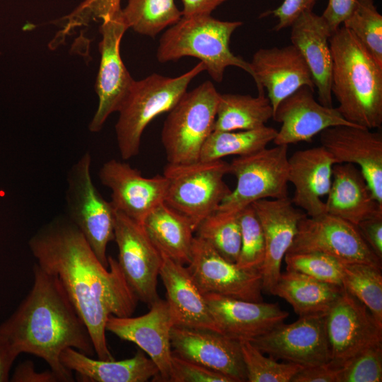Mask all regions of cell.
I'll use <instances>...</instances> for the list:
<instances>
[{
	"label": "cell",
	"instance_id": "cell-34",
	"mask_svg": "<svg viewBox=\"0 0 382 382\" xmlns=\"http://www.w3.org/2000/svg\"><path fill=\"white\" fill-rule=\"evenodd\" d=\"M342 286L362 302L382 328L381 268L365 263H342Z\"/></svg>",
	"mask_w": 382,
	"mask_h": 382
},
{
	"label": "cell",
	"instance_id": "cell-26",
	"mask_svg": "<svg viewBox=\"0 0 382 382\" xmlns=\"http://www.w3.org/2000/svg\"><path fill=\"white\" fill-rule=\"evenodd\" d=\"M174 326L216 331L204 295L187 267L163 257L160 270Z\"/></svg>",
	"mask_w": 382,
	"mask_h": 382
},
{
	"label": "cell",
	"instance_id": "cell-41",
	"mask_svg": "<svg viewBox=\"0 0 382 382\" xmlns=\"http://www.w3.org/2000/svg\"><path fill=\"white\" fill-rule=\"evenodd\" d=\"M121 0H84L69 14L61 18L63 31L86 25L91 21H102L121 8Z\"/></svg>",
	"mask_w": 382,
	"mask_h": 382
},
{
	"label": "cell",
	"instance_id": "cell-9",
	"mask_svg": "<svg viewBox=\"0 0 382 382\" xmlns=\"http://www.w3.org/2000/svg\"><path fill=\"white\" fill-rule=\"evenodd\" d=\"M287 145H275L254 154L238 156L229 163L236 186L216 212L238 214L253 202L288 197Z\"/></svg>",
	"mask_w": 382,
	"mask_h": 382
},
{
	"label": "cell",
	"instance_id": "cell-18",
	"mask_svg": "<svg viewBox=\"0 0 382 382\" xmlns=\"http://www.w3.org/2000/svg\"><path fill=\"white\" fill-rule=\"evenodd\" d=\"M261 224L265 255L261 269L262 291L272 295L281 272L282 260L296 234L300 221L306 216L294 207L289 197L253 202Z\"/></svg>",
	"mask_w": 382,
	"mask_h": 382
},
{
	"label": "cell",
	"instance_id": "cell-24",
	"mask_svg": "<svg viewBox=\"0 0 382 382\" xmlns=\"http://www.w3.org/2000/svg\"><path fill=\"white\" fill-rule=\"evenodd\" d=\"M336 164L331 154L322 145L299 150L288 158V181L294 187L292 203L308 216L325 213V202Z\"/></svg>",
	"mask_w": 382,
	"mask_h": 382
},
{
	"label": "cell",
	"instance_id": "cell-21",
	"mask_svg": "<svg viewBox=\"0 0 382 382\" xmlns=\"http://www.w3.org/2000/svg\"><path fill=\"white\" fill-rule=\"evenodd\" d=\"M258 93H265L273 108L302 86H315L310 70L293 45L260 48L250 62Z\"/></svg>",
	"mask_w": 382,
	"mask_h": 382
},
{
	"label": "cell",
	"instance_id": "cell-40",
	"mask_svg": "<svg viewBox=\"0 0 382 382\" xmlns=\"http://www.w3.org/2000/svg\"><path fill=\"white\" fill-rule=\"evenodd\" d=\"M382 342H376L345 361L337 369V382H381Z\"/></svg>",
	"mask_w": 382,
	"mask_h": 382
},
{
	"label": "cell",
	"instance_id": "cell-20",
	"mask_svg": "<svg viewBox=\"0 0 382 382\" xmlns=\"http://www.w3.org/2000/svg\"><path fill=\"white\" fill-rule=\"evenodd\" d=\"M173 354L202 364L232 379L247 381L240 342L218 332L173 326Z\"/></svg>",
	"mask_w": 382,
	"mask_h": 382
},
{
	"label": "cell",
	"instance_id": "cell-19",
	"mask_svg": "<svg viewBox=\"0 0 382 382\" xmlns=\"http://www.w3.org/2000/svg\"><path fill=\"white\" fill-rule=\"evenodd\" d=\"M336 163L357 164L375 199L382 204V134L357 125H337L320 133Z\"/></svg>",
	"mask_w": 382,
	"mask_h": 382
},
{
	"label": "cell",
	"instance_id": "cell-27",
	"mask_svg": "<svg viewBox=\"0 0 382 382\" xmlns=\"http://www.w3.org/2000/svg\"><path fill=\"white\" fill-rule=\"evenodd\" d=\"M325 202V213L356 226L382 215V204L374 197L361 170L352 163L333 166L332 183Z\"/></svg>",
	"mask_w": 382,
	"mask_h": 382
},
{
	"label": "cell",
	"instance_id": "cell-22",
	"mask_svg": "<svg viewBox=\"0 0 382 382\" xmlns=\"http://www.w3.org/2000/svg\"><path fill=\"white\" fill-rule=\"evenodd\" d=\"M216 331L237 341H251L283 323L289 313L277 303L204 294Z\"/></svg>",
	"mask_w": 382,
	"mask_h": 382
},
{
	"label": "cell",
	"instance_id": "cell-1",
	"mask_svg": "<svg viewBox=\"0 0 382 382\" xmlns=\"http://www.w3.org/2000/svg\"><path fill=\"white\" fill-rule=\"evenodd\" d=\"M30 250L45 271L55 274L85 323L100 359H114L106 340L110 316H131L136 295L116 259L104 266L79 228L59 216L42 226L29 240Z\"/></svg>",
	"mask_w": 382,
	"mask_h": 382
},
{
	"label": "cell",
	"instance_id": "cell-25",
	"mask_svg": "<svg viewBox=\"0 0 382 382\" xmlns=\"http://www.w3.org/2000/svg\"><path fill=\"white\" fill-rule=\"evenodd\" d=\"M290 27L291 45L299 51L310 70L319 103L332 107V33L327 23L321 15L308 11L301 13Z\"/></svg>",
	"mask_w": 382,
	"mask_h": 382
},
{
	"label": "cell",
	"instance_id": "cell-15",
	"mask_svg": "<svg viewBox=\"0 0 382 382\" xmlns=\"http://www.w3.org/2000/svg\"><path fill=\"white\" fill-rule=\"evenodd\" d=\"M329 364L340 368L366 347L382 342L381 328L368 308L344 289L325 316Z\"/></svg>",
	"mask_w": 382,
	"mask_h": 382
},
{
	"label": "cell",
	"instance_id": "cell-29",
	"mask_svg": "<svg viewBox=\"0 0 382 382\" xmlns=\"http://www.w3.org/2000/svg\"><path fill=\"white\" fill-rule=\"evenodd\" d=\"M142 226L162 256L184 265L190 262L195 229L185 216L162 202L147 215Z\"/></svg>",
	"mask_w": 382,
	"mask_h": 382
},
{
	"label": "cell",
	"instance_id": "cell-3",
	"mask_svg": "<svg viewBox=\"0 0 382 382\" xmlns=\"http://www.w3.org/2000/svg\"><path fill=\"white\" fill-rule=\"evenodd\" d=\"M331 93L349 122L370 129L382 125V67L357 37L341 25L330 37Z\"/></svg>",
	"mask_w": 382,
	"mask_h": 382
},
{
	"label": "cell",
	"instance_id": "cell-45",
	"mask_svg": "<svg viewBox=\"0 0 382 382\" xmlns=\"http://www.w3.org/2000/svg\"><path fill=\"white\" fill-rule=\"evenodd\" d=\"M357 0H328L321 16L327 23L331 33L337 30L352 12Z\"/></svg>",
	"mask_w": 382,
	"mask_h": 382
},
{
	"label": "cell",
	"instance_id": "cell-42",
	"mask_svg": "<svg viewBox=\"0 0 382 382\" xmlns=\"http://www.w3.org/2000/svg\"><path fill=\"white\" fill-rule=\"evenodd\" d=\"M168 382H233L229 377L173 354Z\"/></svg>",
	"mask_w": 382,
	"mask_h": 382
},
{
	"label": "cell",
	"instance_id": "cell-31",
	"mask_svg": "<svg viewBox=\"0 0 382 382\" xmlns=\"http://www.w3.org/2000/svg\"><path fill=\"white\" fill-rule=\"evenodd\" d=\"M274 111L265 93L250 95L221 94L214 131L249 130L266 125Z\"/></svg>",
	"mask_w": 382,
	"mask_h": 382
},
{
	"label": "cell",
	"instance_id": "cell-13",
	"mask_svg": "<svg viewBox=\"0 0 382 382\" xmlns=\"http://www.w3.org/2000/svg\"><path fill=\"white\" fill-rule=\"evenodd\" d=\"M114 240L118 249L117 260L126 281L138 300L150 306L159 298L157 283L162 255L142 224L117 211Z\"/></svg>",
	"mask_w": 382,
	"mask_h": 382
},
{
	"label": "cell",
	"instance_id": "cell-4",
	"mask_svg": "<svg viewBox=\"0 0 382 382\" xmlns=\"http://www.w3.org/2000/svg\"><path fill=\"white\" fill-rule=\"evenodd\" d=\"M242 25L241 21H220L211 15L182 16L162 35L156 58L165 63L195 57L217 83L222 81L225 69L231 66L243 69L253 78L250 62L235 55L229 46L232 34Z\"/></svg>",
	"mask_w": 382,
	"mask_h": 382
},
{
	"label": "cell",
	"instance_id": "cell-44",
	"mask_svg": "<svg viewBox=\"0 0 382 382\" xmlns=\"http://www.w3.org/2000/svg\"><path fill=\"white\" fill-rule=\"evenodd\" d=\"M357 226L365 242L382 260V215L366 219Z\"/></svg>",
	"mask_w": 382,
	"mask_h": 382
},
{
	"label": "cell",
	"instance_id": "cell-30",
	"mask_svg": "<svg viewBox=\"0 0 382 382\" xmlns=\"http://www.w3.org/2000/svg\"><path fill=\"white\" fill-rule=\"evenodd\" d=\"M342 286L322 282L300 272L281 273L272 295L284 299L299 316L326 314L342 294Z\"/></svg>",
	"mask_w": 382,
	"mask_h": 382
},
{
	"label": "cell",
	"instance_id": "cell-37",
	"mask_svg": "<svg viewBox=\"0 0 382 382\" xmlns=\"http://www.w3.org/2000/svg\"><path fill=\"white\" fill-rule=\"evenodd\" d=\"M241 349L248 382H291L303 366L278 360L259 350L250 341H241Z\"/></svg>",
	"mask_w": 382,
	"mask_h": 382
},
{
	"label": "cell",
	"instance_id": "cell-49",
	"mask_svg": "<svg viewBox=\"0 0 382 382\" xmlns=\"http://www.w3.org/2000/svg\"><path fill=\"white\" fill-rule=\"evenodd\" d=\"M18 355L9 342L0 335V382L10 381L12 366Z\"/></svg>",
	"mask_w": 382,
	"mask_h": 382
},
{
	"label": "cell",
	"instance_id": "cell-5",
	"mask_svg": "<svg viewBox=\"0 0 382 382\" xmlns=\"http://www.w3.org/2000/svg\"><path fill=\"white\" fill-rule=\"evenodd\" d=\"M205 66L199 62L192 69L177 77L158 74L134 81L120 108L115 125L118 149L123 160L136 156L140 149L142 134L158 115L169 112L186 93L192 80Z\"/></svg>",
	"mask_w": 382,
	"mask_h": 382
},
{
	"label": "cell",
	"instance_id": "cell-12",
	"mask_svg": "<svg viewBox=\"0 0 382 382\" xmlns=\"http://www.w3.org/2000/svg\"><path fill=\"white\" fill-rule=\"evenodd\" d=\"M325 316L308 315L290 324L283 322L250 342L277 360L303 367L327 364L330 361V352Z\"/></svg>",
	"mask_w": 382,
	"mask_h": 382
},
{
	"label": "cell",
	"instance_id": "cell-17",
	"mask_svg": "<svg viewBox=\"0 0 382 382\" xmlns=\"http://www.w3.org/2000/svg\"><path fill=\"white\" fill-rule=\"evenodd\" d=\"M149 307L148 313L137 317L110 316L106 323V331L137 345L156 365L159 375L155 379L168 382L173 321L166 300L158 298Z\"/></svg>",
	"mask_w": 382,
	"mask_h": 382
},
{
	"label": "cell",
	"instance_id": "cell-33",
	"mask_svg": "<svg viewBox=\"0 0 382 382\" xmlns=\"http://www.w3.org/2000/svg\"><path fill=\"white\" fill-rule=\"evenodd\" d=\"M122 15L128 28L151 37L183 16L174 0H127Z\"/></svg>",
	"mask_w": 382,
	"mask_h": 382
},
{
	"label": "cell",
	"instance_id": "cell-28",
	"mask_svg": "<svg viewBox=\"0 0 382 382\" xmlns=\"http://www.w3.org/2000/svg\"><path fill=\"white\" fill-rule=\"evenodd\" d=\"M62 365L85 382H145L155 379L159 371L141 349L129 359L116 361L96 359L74 348L60 354Z\"/></svg>",
	"mask_w": 382,
	"mask_h": 382
},
{
	"label": "cell",
	"instance_id": "cell-39",
	"mask_svg": "<svg viewBox=\"0 0 382 382\" xmlns=\"http://www.w3.org/2000/svg\"><path fill=\"white\" fill-rule=\"evenodd\" d=\"M286 271H294L313 279L342 286V263L319 252L286 253Z\"/></svg>",
	"mask_w": 382,
	"mask_h": 382
},
{
	"label": "cell",
	"instance_id": "cell-38",
	"mask_svg": "<svg viewBox=\"0 0 382 382\" xmlns=\"http://www.w3.org/2000/svg\"><path fill=\"white\" fill-rule=\"evenodd\" d=\"M238 217L241 243L236 265L240 269L261 273L265 255V243L258 216L253 206L250 205L239 212Z\"/></svg>",
	"mask_w": 382,
	"mask_h": 382
},
{
	"label": "cell",
	"instance_id": "cell-23",
	"mask_svg": "<svg viewBox=\"0 0 382 382\" xmlns=\"http://www.w3.org/2000/svg\"><path fill=\"white\" fill-rule=\"evenodd\" d=\"M313 92L302 86L278 105L272 118L282 125L273 141L275 145L309 141L328 127L355 125L347 121L337 108L318 102Z\"/></svg>",
	"mask_w": 382,
	"mask_h": 382
},
{
	"label": "cell",
	"instance_id": "cell-48",
	"mask_svg": "<svg viewBox=\"0 0 382 382\" xmlns=\"http://www.w3.org/2000/svg\"><path fill=\"white\" fill-rule=\"evenodd\" d=\"M228 0H182L183 17L211 15L219 6Z\"/></svg>",
	"mask_w": 382,
	"mask_h": 382
},
{
	"label": "cell",
	"instance_id": "cell-10",
	"mask_svg": "<svg viewBox=\"0 0 382 382\" xmlns=\"http://www.w3.org/2000/svg\"><path fill=\"white\" fill-rule=\"evenodd\" d=\"M101 21L100 62L95 84L98 105L88 125L92 132H99L108 117L120 110L134 81L120 55V42L128 29L122 8Z\"/></svg>",
	"mask_w": 382,
	"mask_h": 382
},
{
	"label": "cell",
	"instance_id": "cell-43",
	"mask_svg": "<svg viewBox=\"0 0 382 382\" xmlns=\"http://www.w3.org/2000/svg\"><path fill=\"white\" fill-rule=\"evenodd\" d=\"M317 0H284L282 4L273 10L262 13L260 17L270 15L277 19L273 30L279 32L290 27L295 19L303 12L313 11Z\"/></svg>",
	"mask_w": 382,
	"mask_h": 382
},
{
	"label": "cell",
	"instance_id": "cell-8",
	"mask_svg": "<svg viewBox=\"0 0 382 382\" xmlns=\"http://www.w3.org/2000/svg\"><path fill=\"white\" fill-rule=\"evenodd\" d=\"M91 156L86 152L67 175L66 217L79 228L100 261L108 267L107 247L114 240L116 210L93 183Z\"/></svg>",
	"mask_w": 382,
	"mask_h": 382
},
{
	"label": "cell",
	"instance_id": "cell-35",
	"mask_svg": "<svg viewBox=\"0 0 382 382\" xmlns=\"http://www.w3.org/2000/svg\"><path fill=\"white\" fill-rule=\"evenodd\" d=\"M238 214L215 212L197 227V237L209 243L226 260L236 263L241 243Z\"/></svg>",
	"mask_w": 382,
	"mask_h": 382
},
{
	"label": "cell",
	"instance_id": "cell-2",
	"mask_svg": "<svg viewBox=\"0 0 382 382\" xmlns=\"http://www.w3.org/2000/svg\"><path fill=\"white\" fill-rule=\"evenodd\" d=\"M4 337L18 354L42 359L59 382L74 381L60 361L66 348L95 354L89 331L58 277L33 267V284L15 311L0 325Z\"/></svg>",
	"mask_w": 382,
	"mask_h": 382
},
{
	"label": "cell",
	"instance_id": "cell-7",
	"mask_svg": "<svg viewBox=\"0 0 382 382\" xmlns=\"http://www.w3.org/2000/svg\"><path fill=\"white\" fill-rule=\"evenodd\" d=\"M220 93L206 81L186 91L168 112L161 141L169 163L199 160L201 150L214 131Z\"/></svg>",
	"mask_w": 382,
	"mask_h": 382
},
{
	"label": "cell",
	"instance_id": "cell-46",
	"mask_svg": "<svg viewBox=\"0 0 382 382\" xmlns=\"http://www.w3.org/2000/svg\"><path fill=\"white\" fill-rule=\"evenodd\" d=\"M12 382H59L55 374L50 369L42 372L35 370L33 362L26 360L19 364L10 377Z\"/></svg>",
	"mask_w": 382,
	"mask_h": 382
},
{
	"label": "cell",
	"instance_id": "cell-14",
	"mask_svg": "<svg viewBox=\"0 0 382 382\" xmlns=\"http://www.w3.org/2000/svg\"><path fill=\"white\" fill-rule=\"evenodd\" d=\"M187 268L203 294H216L250 301H262V275L240 269L209 243L195 236Z\"/></svg>",
	"mask_w": 382,
	"mask_h": 382
},
{
	"label": "cell",
	"instance_id": "cell-47",
	"mask_svg": "<svg viewBox=\"0 0 382 382\" xmlns=\"http://www.w3.org/2000/svg\"><path fill=\"white\" fill-rule=\"evenodd\" d=\"M291 382H337V369L329 363L303 367L292 378Z\"/></svg>",
	"mask_w": 382,
	"mask_h": 382
},
{
	"label": "cell",
	"instance_id": "cell-32",
	"mask_svg": "<svg viewBox=\"0 0 382 382\" xmlns=\"http://www.w3.org/2000/svg\"><path fill=\"white\" fill-rule=\"evenodd\" d=\"M277 130L263 126L249 130L213 131L204 144L199 160L214 161L236 155L246 156L267 148Z\"/></svg>",
	"mask_w": 382,
	"mask_h": 382
},
{
	"label": "cell",
	"instance_id": "cell-36",
	"mask_svg": "<svg viewBox=\"0 0 382 382\" xmlns=\"http://www.w3.org/2000/svg\"><path fill=\"white\" fill-rule=\"evenodd\" d=\"M342 25L357 37L382 67V16L374 0H357L352 12Z\"/></svg>",
	"mask_w": 382,
	"mask_h": 382
},
{
	"label": "cell",
	"instance_id": "cell-6",
	"mask_svg": "<svg viewBox=\"0 0 382 382\" xmlns=\"http://www.w3.org/2000/svg\"><path fill=\"white\" fill-rule=\"evenodd\" d=\"M228 173L229 163L223 159L168 163L163 172L168 182L164 202L189 219L196 230L230 194L224 180Z\"/></svg>",
	"mask_w": 382,
	"mask_h": 382
},
{
	"label": "cell",
	"instance_id": "cell-16",
	"mask_svg": "<svg viewBox=\"0 0 382 382\" xmlns=\"http://www.w3.org/2000/svg\"><path fill=\"white\" fill-rule=\"evenodd\" d=\"M98 176L111 190L113 207L142 224L147 215L164 202L168 182L163 175L147 178L129 164L111 159L101 166Z\"/></svg>",
	"mask_w": 382,
	"mask_h": 382
},
{
	"label": "cell",
	"instance_id": "cell-11",
	"mask_svg": "<svg viewBox=\"0 0 382 382\" xmlns=\"http://www.w3.org/2000/svg\"><path fill=\"white\" fill-rule=\"evenodd\" d=\"M319 252L342 263H365L381 268V260L365 242L357 226L324 213L304 216L287 253Z\"/></svg>",
	"mask_w": 382,
	"mask_h": 382
}]
</instances>
